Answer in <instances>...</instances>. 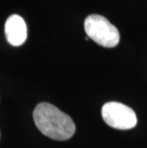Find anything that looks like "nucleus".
Returning a JSON list of instances; mask_svg holds the SVG:
<instances>
[{"mask_svg":"<svg viewBox=\"0 0 147 148\" xmlns=\"http://www.w3.org/2000/svg\"><path fill=\"white\" fill-rule=\"evenodd\" d=\"M5 34L8 42L12 46H20L27 39V26L22 17L12 14L5 23Z\"/></svg>","mask_w":147,"mask_h":148,"instance_id":"20e7f679","label":"nucleus"},{"mask_svg":"<svg viewBox=\"0 0 147 148\" xmlns=\"http://www.w3.org/2000/svg\"><path fill=\"white\" fill-rule=\"evenodd\" d=\"M33 116L38 130L53 140H69L76 132V125L71 116L51 103L41 102L37 104Z\"/></svg>","mask_w":147,"mask_h":148,"instance_id":"f257e3e1","label":"nucleus"},{"mask_svg":"<svg viewBox=\"0 0 147 148\" xmlns=\"http://www.w3.org/2000/svg\"><path fill=\"white\" fill-rule=\"evenodd\" d=\"M101 115L105 123L118 130H128L137 125V115L129 106L120 102L110 101L102 106Z\"/></svg>","mask_w":147,"mask_h":148,"instance_id":"7ed1b4c3","label":"nucleus"},{"mask_svg":"<svg viewBox=\"0 0 147 148\" xmlns=\"http://www.w3.org/2000/svg\"><path fill=\"white\" fill-rule=\"evenodd\" d=\"M84 30L89 38L105 48H113L120 42L117 27L99 14H91L84 21Z\"/></svg>","mask_w":147,"mask_h":148,"instance_id":"f03ea898","label":"nucleus"}]
</instances>
